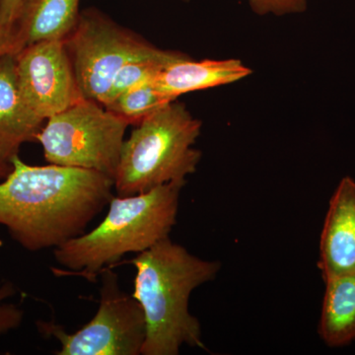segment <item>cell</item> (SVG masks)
<instances>
[{
	"mask_svg": "<svg viewBox=\"0 0 355 355\" xmlns=\"http://www.w3.org/2000/svg\"><path fill=\"white\" fill-rule=\"evenodd\" d=\"M0 181V225L30 252L60 247L85 233L114 197V180L102 173L11 159Z\"/></svg>",
	"mask_w": 355,
	"mask_h": 355,
	"instance_id": "obj_1",
	"label": "cell"
},
{
	"mask_svg": "<svg viewBox=\"0 0 355 355\" xmlns=\"http://www.w3.org/2000/svg\"><path fill=\"white\" fill-rule=\"evenodd\" d=\"M137 270L133 297L146 322L142 355H177L184 345L205 349L198 320L190 313L191 292L214 279L218 261H205L186 248L161 240L130 261Z\"/></svg>",
	"mask_w": 355,
	"mask_h": 355,
	"instance_id": "obj_2",
	"label": "cell"
},
{
	"mask_svg": "<svg viewBox=\"0 0 355 355\" xmlns=\"http://www.w3.org/2000/svg\"><path fill=\"white\" fill-rule=\"evenodd\" d=\"M186 182H171L128 197H113L104 220L88 233L55 248L60 266L93 280L105 266L130 253H141L169 237L177 222Z\"/></svg>",
	"mask_w": 355,
	"mask_h": 355,
	"instance_id": "obj_3",
	"label": "cell"
},
{
	"mask_svg": "<svg viewBox=\"0 0 355 355\" xmlns=\"http://www.w3.org/2000/svg\"><path fill=\"white\" fill-rule=\"evenodd\" d=\"M202 121L173 101L146 116L125 139L114 179L120 197L147 193L197 171L202 153L193 147Z\"/></svg>",
	"mask_w": 355,
	"mask_h": 355,
	"instance_id": "obj_4",
	"label": "cell"
},
{
	"mask_svg": "<svg viewBox=\"0 0 355 355\" xmlns=\"http://www.w3.org/2000/svg\"><path fill=\"white\" fill-rule=\"evenodd\" d=\"M37 140L50 164L81 168L114 179L127 121L83 98L46 121Z\"/></svg>",
	"mask_w": 355,
	"mask_h": 355,
	"instance_id": "obj_5",
	"label": "cell"
},
{
	"mask_svg": "<svg viewBox=\"0 0 355 355\" xmlns=\"http://www.w3.org/2000/svg\"><path fill=\"white\" fill-rule=\"evenodd\" d=\"M64 43L83 97L102 106L123 65L164 51L96 8L81 11L76 29Z\"/></svg>",
	"mask_w": 355,
	"mask_h": 355,
	"instance_id": "obj_6",
	"label": "cell"
},
{
	"mask_svg": "<svg viewBox=\"0 0 355 355\" xmlns=\"http://www.w3.org/2000/svg\"><path fill=\"white\" fill-rule=\"evenodd\" d=\"M100 304L93 319L80 330L69 334L53 322H37L44 336L60 345L58 355H139L146 338L144 310L132 295L121 291L119 277L104 270Z\"/></svg>",
	"mask_w": 355,
	"mask_h": 355,
	"instance_id": "obj_7",
	"label": "cell"
},
{
	"mask_svg": "<svg viewBox=\"0 0 355 355\" xmlns=\"http://www.w3.org/2000/svg\"><path fill=\"white\" fill-rule=\"evenodd\" d=\"M15 60L21 97L41 123L83 99L64 41L29 44Z\"/></svg>",
	"mask_w": 355,
	"mask_h": 355,
	"instance_id": "obj_8",
	"label": "cell"
},
{
	"mask_svg": "<svg viewBox=\"0 0 355 355\" xmlns=\"http://www.w3.org/2000/svg\"><path fill=\"white\" fill-rule=\"evenodd\" d=\"M318 268L323 279L355 275V181L345 177L330 200Z\"/></svg>",
	"mask_w": 355,
	"mask_h": 355,
	"instance_id": "obj_9",
	"label": "cell"
},
{
	"mask_svg": "<svg viewBox=\"0 0 355 355\" xmlns=\"http://www.w3.org/2000/svg\"><path fill=\"white\" fill-rule=\"evenodd\" d=\"M251 74L252 70L236 58L198 62L189 57L161 70L153 83L159 92L175 101L186 93L237 83Z\"/></svg>",
	"mask_w": 355,
	"mask_h": 355,
	"instance_id": "obj_10",
	"label": "cell"
},
{
	"mask_svg": "<svg viewBox=\"0 0 355 355\" xmlns=\"http://www.w3.org/2000/svg\"><path fill=\"white\" fill-rule=\"evenodd\" d=\"M43 123L29 113L21 97L15 53L0 58V157L10 162L22 144L37 140Z\"/></svg>",
	"mask_w": 355,
	"mask_h": 355,
	"instance_id": "obj_11",
	"label": "cell"
},
{
	"mask_svg": "<svg viewBox=\"0 0 355 355\" xmlns=\"http://www.w3.org/2000/svg\"><path fill=\"white\" fill-rule=\"evenodd\" d=\"M80 0H24L14 26L19 51L43 41H65L78 22Z\"/></svg>",
	"mask_w": 355,
	"mask_h": 355,
	"instance_id": "obj_12",
	"label": "cell"
},
{
	"mask_svg": "<svg viewBox=\"0 0 355 355\" xmlns=\"http://www.w3.org/2000/svg\"><path fill=\"white\" fill-rule=\"evenodd\" d=\"M319 334L326 345L340 347L355 340V275L324 279Z\"/></svg>",
	"mask_w": 355,
	"mask_h": 355,
	"instance_id": "obj_13",
	"label": "cell"
},
{
	"mask_svg": "<svg viewBox=\"0 0 355 355\" xmlns=\"http://www.w3.org/2000/svg\"><path fill=\"white\" fill-rule=\"evenodd\" d=\"M189 58L181 51L164 50L154 57L137 58L123 65L114 77L104 106L116 99L121 93L139 84L153 81L168 65Z\"/></svg>",
	"mask_w": 355,
	"mask_h": 355,
	"instance_id": "obj_14",
	"label": "cell"
},
{
	"mask_svg": "<svg viewBox=\"0 0 355 355\" xmlns=\"http://www.w3.org/2000/svg\"><path fill=\"white\" fill-rule=\"evenodd\" d=\"M153 81L128 89L104 106L105 108L127 121L128 125H137L146 116L173 102L159 92Z\"/></svg>",
	"mask_w": 355,
	"mask_h": 355,
	"instance_id": "obj_15",
	"label": "cell"
},
{
	"mask_svg": "<svg viewBox=\"0 0 355 355\" xmlns=\"http://www.w3.org/2000/svg\"><path fill=\"white\" fill-rule=\"evenodd\" d=\"M15 293V287L11 282L0 284V336L19 328L24 320V311L12 303L7 302Z\"/></svg>",
	"mask_w": 355,
	"mask_h": 355,
	"instance_id": "obj_16",
	"label": "cell"
},
{
	"mask_svg": "<svg viewBox=\"0 0 355 355\" xmlns=\"http://www.w3.org/2000/svg\"><path fill=\"white\" fill-rule=\"evenodd\" d=\"M257 15L286 16L304 12L309 0H247Z\"/></svg>",
	"mask_w": 355,
	"mask_h": 355,
	"instance_id": "obj_17",
	"label": "cell"
},
{
	"mask_svg": "<svg viewBox=\"0 0 355 355\" xmlns=\"http://www.w3.org/2000/svg\"><path fill=\"white\" fill-rule=\"evenodd\" d=\"M24 0H0V25L14 30Z\"/></svg>",
	"mask_w": 355,
	"mask_h": 355,
	"instance_id": "obj_18",
	"label": "cell"
},
{
	"mask_svg": "<svg viewBox=\"0 0 355 355\" xmlns=\"http://www.w3.org/2000/svg\"><path fill=\"white\" fill-rule=\"evenodd\" d=\"M17 39L14 30L6 29L0 25V58L8 53H17Z\"/></svg>",
	"mask_w": 355,
	"mask_h": 355,
	"instance_id": "obj_19",
	"label": "cell"
},
{
	"mask_svg": "<svg viewBox=\"0 0 355 355\" xmlns=\"http://www.w3.org/2000/svg\"><path fill=\"white\" fill-rule=\"evenodd\" d=\"M12 170V164L8 161L0 157V181L6 179L7 175Z\"/></svg>",
	"mask_w": 355,
	"mask_h": 355,
	"instance_id": "obj_20",
	"label": "cell"
},
{
	"mask_svg": "<svg viewBox=\"0 0 355 355\" xmlns=\"http://www.w3.org/2000/svg\"><path fill=\"white\" fill-rule=\"evenodd\" d=\"M181 1H183V2H190L191 0H181Z\"/></svg>",
	"mask_w": 355,
	"mask_h": 355,
	"instance_id": "obj_21",
	"label": "cell"
}]
</instances>
